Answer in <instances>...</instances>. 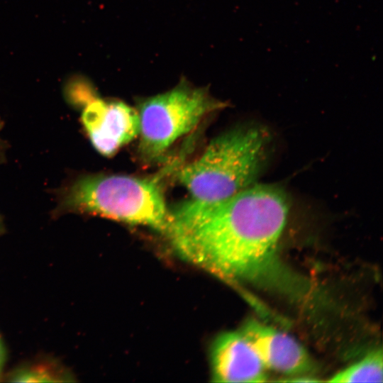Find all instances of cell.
<instances>
[{"label":"cell","instance_id":"cell-1","mask_svg":"<svg viewBox=\"0 0 383 383\" xmlns=\"http://www.w3.org/2000/svg\"><path fill=\"white\" fill-rule=\"evenodd\" d=\"M289 209L280 187L254 184L221 201L179 204L170 211L165 233L182 258L225 281L314 309L325 292L278 252Z\"/></svg>","mask_w":383,"mask_h":383},{"label":"cell","instance_id":"cell-2","mask_svg":"<svg viewBox=\"0 0 383 383\" xmlns=\"http://www.w3.org/2000/svg\"><path fill=\"white\" fill-rule=\"evenodd\" d=\"M270 141V133L258 126L229 131L213 139L198 159L182 168L179 181L192 199H226L255 184L267 161Z\"/></svg>","mask_w":383,"mask_h":383},{"label":"cell","instance_id":"cell-3","mask_svg":"<svg viewBox=\"0 0 383 383\" xmlns=\"http://www.w3.org/2000/svg\"><path fill=\"white\" fill-rule=\"evenodd\" d=\"M140 178L126 175L87 176L67 190L64 206L165 232L170 211L161 180L164 175Z\"/></svg>","mask_w":383,"mask_h":383},{"label":"cell","instance_id":"cell-4","mask_svg":"<svg viewBox=\"0 0 383 383\" xmlns=\"http://www.w3.org/2000/svg\"><path fill=\"white\" fill-rule=\"evenodd\" d=\"M227 106L208 88L194 87L184 77L166 92L138 100L141 156L157 160L204 116Z\"/></svg>","mask_w":383,"mask_h":383},{"label":"cell","instance_id":"cell-5","mask_svg":"<svg viewBox=\"0 0 383 383\" xmlns=\"http://www.w3.org/2000/svg\"><path fill=\"white\" fill-rule=\"evenodd\" d=\"M266 369L294 378L313 376L316 365L296 339L255 318L248 319L239 330Z\"/></svg>","mask_w":383,"mask_h":383},{"label":"cell","instance_id":"cell-6","mask_svg":"<svg viewBox=\"0 0 383 383\" xmlns=\"http://www.w3.org/2000/svg\"><path fill=\"white\" fill-rule=\"evenodd\" d=\"M82 104L84 126L101 154L113 155L139 134L138 111L126 103L104 101L92 94Z\"/></svg>","mask_w":383,"mask_h":383},{"label":"cell","instance_id":"cell-7","mask_svg":"<svg viewBox=\"0 0 383 383\" xmlns=\"http://www.w3.org/2000/svg\"><path fill=\"white\" fill-rule=\"evenodd\" d=\"M212 381L265 382L266 368L240 331L221 334L211 350Z\"/></svg>","mask_w":383,"mask_h":383},{"label":"cell","instance_id":"cell-8","mask_svg":"<svg viewBox=\"0 0 383 383\" xmlns=\"http://www.w3.org/2000/svg\"><path fill=\"white\" fill-rule=\"evenodd\" d=\"M331 382H382L383 355L375 349L360 360L337 372L328 380Z\"/></svg>","mask_w":383,"mask_h":383},{"label":"cell","instance_id":"cell-9","mask_svg":"<svg viewBox=\"0 0 383 383\" xmlns=\"http://www.w3.org/2000/svg\"><path fill=\"white\" fill-rule=\"evenodd\" d=\"M67 377L53 366H29L21 368L13 375V381L21 382H59Z\"/></svg>","mask_w":383,"mask_h":383},{"label":"cell","instance_id":"cell-10","mask_svg":"<svg viewBox=\"0 0 383 383\" xmlns=\"http://www.w3.org/2000/svg\"><path fill=\"white\" fill-rule=\"evenodd\" d=\"M5 350L2 343V341L0 338V373L2 370L4 361H5Z\"/></svg>","mask_w":383,"mask_h":383}]
</instances>
